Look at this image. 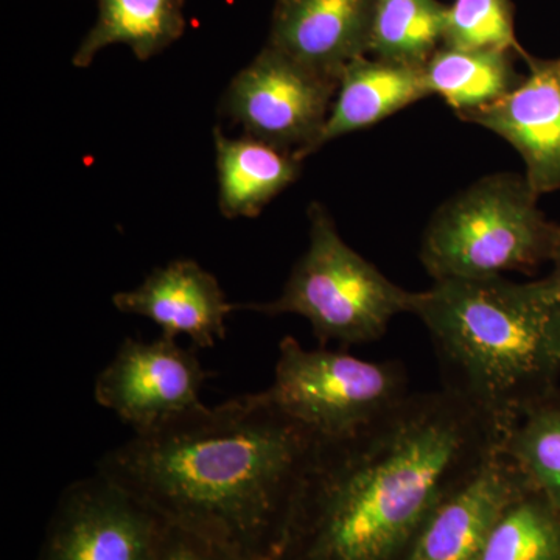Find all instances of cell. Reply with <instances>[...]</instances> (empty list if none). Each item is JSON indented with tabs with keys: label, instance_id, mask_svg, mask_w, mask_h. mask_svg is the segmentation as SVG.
Listing matches in <instances>:
<instances>
[{
	"label": "cell",
	"instance_id": "1",
	"mask_svg": "<svg viewBox=\"0 0 560 560\" xmlns=\"http://www.w3.org/2000/svg\"><path fill=\"white\" fill-rule=\"evenodd\" d=\"M503 430L452 390L410 394L348 436L316 438L271 560H405L434 508Z\"/></svg>",
	"mask_w": 560,
	"mask_h": 560
},
{
	"label": "cell",
	"instance_id": "2",
	"mask_svg": "<svg viewBox=\"0 0 560 560\" xmlns=\"http://www.w3.org/2000/svg\"><path fill=\"white\" fill-rule=\"evenodd\" d=\"M316 436L246 394L135 433L97 470L173 528L243 560L278 551Z\"/></svg>",
	"mask_w": 560,
	"mask_h": 560
},
{
	"label": "cell",
	"instance_id": "3",
	"mask_svg": "<svg viewBox=\"0 0 560 560\" xmlns=\"http://www.w3.org/2000/svg\"><path fill=\"white\" fill-rule=\"evenodd\" d=\"M411 315L429 331L442 388L492 419L504 436L558 390L560 293L550 278L438 280L415 291Z\"/></svg>",
	"mask_w": 560,
	"mask_h": 560
},
{
	"label": "cell",
	"instance_id": "4",
	"mask_svg": "<svg viewBox=\"0 0 560 560\" xmlns=\"http://www.w3.org/2000/svg\"><path fill=\"white\" fill-rule=\"evenodd\" d=\"M525 173L482 176L431 215L419 259L438 280L488 279L551 261L560 224L539 208Z\"/></svg>",
	"mask_w": 560,
	"mask_h": 560
},
{
	"label": "cell",
	"instance_id": "5",
	"mask_svg": "<svg viewBox=\"0 0 560 560\" xmlns=\"http://www.w3.org/2000/svg\"><path fill=\"white\" fill-rule=\"evenodd\" d=\"M308 246L282 293L237 308L267 316L298 315L311 323L320 346L342 348L381 340L401 313H411L415 291L401 289L342 241L329 210L308 208Z\"/></svg>",
	"mask_w": 560,
	"mask_h": 560
},
{
	"label": "cell",
	"instance_id": "6",
	"mask_svg": "<svg viewBox=\"0 0 560 560\" xmlns=\"http://www.w3.org/2000/svg\"><path fill=\"white\" fill-rule=\"evenodd\" d=\"M259 394L320 440L355 433L410 396L399 361L305 349L293 337L280 341L275 381Z\"/></svg>",
	"mask_w": 560,
	"mask_h": 560
},
{
	"label": "cell",
	"instance_id": "7",
	"mask_svg": "<svg viewBox=\"0 0 560 560\" xmlns=\"http://www.w3.org/2000/svg\"><path fill=\"white\" fill-rule=\"evenodd\" d=\"M338 84L268 44L231 81L221 113L241 125L245 136L304 162L315 150Z\"/></svg>",
	"mask_w": 560,
	"mask_h": 560
},
{
	"label": "cell",
	"instance_id": "8",
	"mask_svg": "<svg viewBox=\"0 0 560 560\" xmlns=\"http://www.w3.org/2000/svg\"><path fill=\"white\" fill-rule=\"evenodd\" d=\"M167 521L95 470L62 490L38 560H156Z\"/></svg>",
	"mask_w": 560,
	"mask_h": 560
},
{
	"label": "cell",
	"instance_id": "9",
	"mask_svg": "<svg viewBox=\"0 0 560 560\" xmlns=\"http://www.w3.org/2000/svg\"><path fill=\"white\" fill-rule=\"evenodd\" d=\"M212 372L176 338H127L95 378L94 397L135 433L154 429L201 407V390Z\"/></svg>",
	"mask_w": 560,
	"mask_h": 560
},
{
	"label": "cell",
	"instance_id": "10",
	"mask_svg": "<svg viewBox=\"0 0 560 560\" xmlns=\"http://www.w3.org/2000/svg\"><path fill=\"white\" fill-rule=\"evenodd\" d=\"M529 486L500 448L440 501L405 560L480 559L501 514Z\"/></svg>",
	"mask_w": 560,
	"mask_h": 560
},
{
	"label": "cell",
	"instance_id": "11",
	"mask_svg": "<svg viewBox=\"0 0 560 560\" xmlns=\"http://www.w3.org/2000/svg\"><path fill=\"white\" fill-rule=\"evenodd\" d=\"M529 72L514 91L460 119L480 125L514 147L539 197L560 190V68L526 58Z\"/></svg>",
	"mask_w": 560,
	"mask_h": 560
},
{
	"label": "cell",
	"instance_id": "12",
	"mask_svg": "<svg viewBox=\"0 0 560 560\" xmlns=\"http://www.w3.org/2000/svg\"><path fill=\"white\" fill-rule=\"evenodd\" d=\"M113 304L153 320L165 337L186 335L200 349H212L226 337L228 316L237 311L215 276L187 259L156 268L136 289L114 294Z\"/></svg>",
	"mask_w": 560,
	"mask_h": 560
},
{
	"label": "cell",
	"instance_id": "13",
	"mask_svg": "<svg viewBox=\"0 0 560 560\" xmlns=\"http://www.w3.org/2000/svg\"><path fill=\"white\" fill-rule=\"evenodd\" d=\"M375 0H276L270 44L320 75L340 81L370 55Z\"/></svg>",
	"mask_w": 560,
	"mask_h": 560
},
{
	"label": "cell",
	"instance_id": "14",
	"mask_svg": "<svg viewBox=\"0 0 560 560\" xmlns=\"http://www.w3.org/2000/svg\"><path fill=\"white\" fill-rule=\"evenodd\" d=\"M430 97L423 68L361 57L341 73L326 125L315 143L316 153L331 140L368 130Z\"/></svg>",
	"mask_w": 560,
	"mask_h": 560
},
{
	"label": "cell",
	"instance_id": "15",
	"mask_svg": "<svg viewBox=\"0 0 560 560\" xmlns=\"http://www.w3.org/2000/svg\"><path fill=\"white\" fill-rule=\"evenodd\" d=\"M219 208L228 219H256L278 195L296 183L302 161L259 139L228 138L213 130Z\"/></svg>",
	"mask_w": 560,
	"mask_h": 560
},
{
	"label": "cell",
	"instance_id": "16",
	"mask_svg": "<svg viewBox=\"0 0 560 560\" xmlns=\"http://www.w3.org/2000/svg\"><path fill=\"white\" fill-rule=\"evenodd\" d=\"M184 0H98V16L72 58L88 68L106 47L125 44L140 61L171 47L183 36Z\"/></svg>",
	"mask_w": 560,
	"mask_h": 560
},
{
	"label": "cell",
	"instance_id": "17",
	"mask_svg": "<svg viewBox=\"0 0 560 560\" xmlns=\"http://www.w3.org/2000/svg\"><path fill=\"white\" fill-rule=\"evenodd\" d=\"M512 51L442 46L423 68L430 95H438L458 117L488 108L521 84Z\"/></svg>",
	"mask_w": 560,
	"mask_h": 560
},
{
	"label": "cell",
	"instance_id": "18",
	"mask_svg": "<svg viewBox=\"0 0 560 560\" xmlns=\"http://www.w3.org/2000/svg\"><path fill=\"white\" fill-rule=\"evenodd\" d=\"M447 9L438 0H375L370 54L378 60L425 68L444 44Z\"/></svg>",
	"mask_w": 560,
	"mask_h": 560
},
{
	"label": "cell",
	"instance_id": "19",
	"mask_svg": "<svg viewBox=\"0 0 560 560\" xmlns=\"http://www.w3.org/2000/svg\"><path fill=\"white\" fill-rule=\"evenodd\" d=\"M501 451L560 514V390L530 407L504 436Z\"/></svg>",
	"mask_w": 560,
	"mask_h": 560
},
{
	"label": "cell",
	"instance_id": "20",
	"mask_svg": "<svg viewBox=\"0 0 560 560\" xmlns=\"http://www.w3.org/2000/svg\"><path fill=\"white\" fill-rule=\"evenodd\" d=\"M478 560H560V514L529 486L493 526Z\"/></svg>",
	"mask_w": 560,
	"mask_h": 560
},
{
	"label": "cell",
	"instance_id": "21",
	"mask_svg": "<svg viewBox=\"0 0 560 560\" xmlns=\"http://www.w3.org/2000/svg\"><path fill=\"white\" fill-rule=\"evenodd\" d=\"M442 46L525 55L515 39L510 0H455L447 9Z\"/></svg>",
	"mask_w": 560,
	"mask_h": 560
},
{
	"label": "cell",
	"instance_id": "22",
	"mask_svg": "<svg viewBox=\"0 0 560 560\" xmlns=\"http://www.w3.org/2000/svg\"><path fill=\"white\" fill-rule=\"evenodd\" d=\"M156 560H243L210 541L178 528H168Z\"/></svg>",
	"mask_w": 560,
	"mask_h": 560
},
{
	"label": "cell",
	"instance_id": "23",
	"mask_svg": "<svg viewBox=\"0 0 560 560\" xmlns=\"http://www.w3.org/2000/svg\"><path fill=\"white\" fill-rule=\"evenodd\" d=\"M552 270L548 278L551 279V282L555 283L556 289H558L560 293V231L558 243H556L555 253H552L551 261Z\"/></svg>",
	"mask_w": 560,
	"mask_h": 560
},
{
	"label": "cell",
	"instance_id": "24",
	"mask_svg": "<svg viewBox=\"0 0 560 560\" xmlns=\"http://www.w3.org/2000/svg\"><path fill=\"white\" fill-rule=\"evenodd\" d=\"M558 65H559V68H560V60H558Z\"/></svg>",
	"mask_w": 560,
	"mask_h": 560
}]
</instances>
